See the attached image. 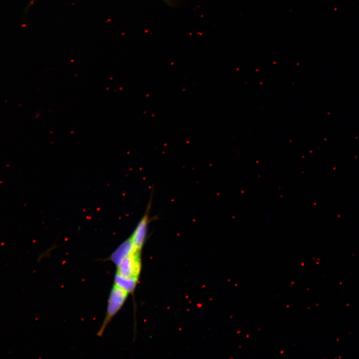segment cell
Instances as JSON below:
<instances>
[{
	"label": "cell",
	"mask_w": 359,
	"mask_h": 359,
	"mask_svg": "<svg viewBox=\"0 0 359 359\" xmlns=\"http://www.w3.org/2000/svg\"><path fill=\"white\" fill-rule=\"evenodd\" d=\"M128 293L116 284L113 286L109 296L107 314L103 325L99 332L101 335L109 321L119 311L126 300Z\"/></svg>",
	"instance_id": "6da1fadb"
},
{
	"label": "cell",
	"mask_w": 359,
	"mask_h": 359,
	"mask_svg": "<svg viewBox=\"0 0 359 359\" xmlns=\"http://www.w3.org/2000/svg\"><path fill=\"white\" fill-rule=\"evenodd\" d=\"M140 251H134L117 266V274L127 278H138L140 271Z\"/></svg>",
	"instance_id": "7a4b0ae2"
},
{
	"label": "cell",
	"mask_w": 359,
	"mask_h": 359,
	"mask_svg": "<svg viewBox=\"0 0 359 359\" xmlns=\"http://www.w3.org/2000/svg\"><path fill=\"white\" fill-rule=\"evenodd\" d=\"M148 209L149 208L130 237L134 247L137 251H140L146 239L149 221Z\"/></svg>",
	"instance_id": "3957f363"
},
{
	"label": "cell",
	"mask_w": 359,
	"mask_h": 359,
	"mask_svg": "<svg viewBox=\"0 0 359 359\" xmlns=\"http://www.w3.org/2000/svg\"><path fill=\"white\" fill-rule=\"evenodd\" d=\"M134 251H137L134 247L130 237L123 242L112 254L111 260L117 266L120 262L126 256Z\"/></svg>",
	"instance_id": "277c9868"
},
{
	"label": "cell",
	"mask_w": 359,
	"mask_h": 359,
	"mask_svg": "<svg viewBox=\"0 0 359 359\" xmlns=\"http://www.w3.org/2000/svg\"><path fill=\"white\" fill-rule=\"evenodd\" d=\"M138 278H127L116 274L115 284L128 293L132 292L135 289Z\"/></svg>",
	"instance_id": "5b68a950"
},
{
	"label": "cell",
	"mask_w": 359,
	"mask_h": 359,
	"mask_svg": "<svg viewBox=\"0 0 359 359\" xmlns=\"http://www.w3.org/2000/svg\"><path fill=\"white\" fill-rule=\"evenodd\" d=\"M168 4L173 5L175 4L176 0H163Z\"/></svg>",
	"instance_id": "8992f818"
}]
</instances>
